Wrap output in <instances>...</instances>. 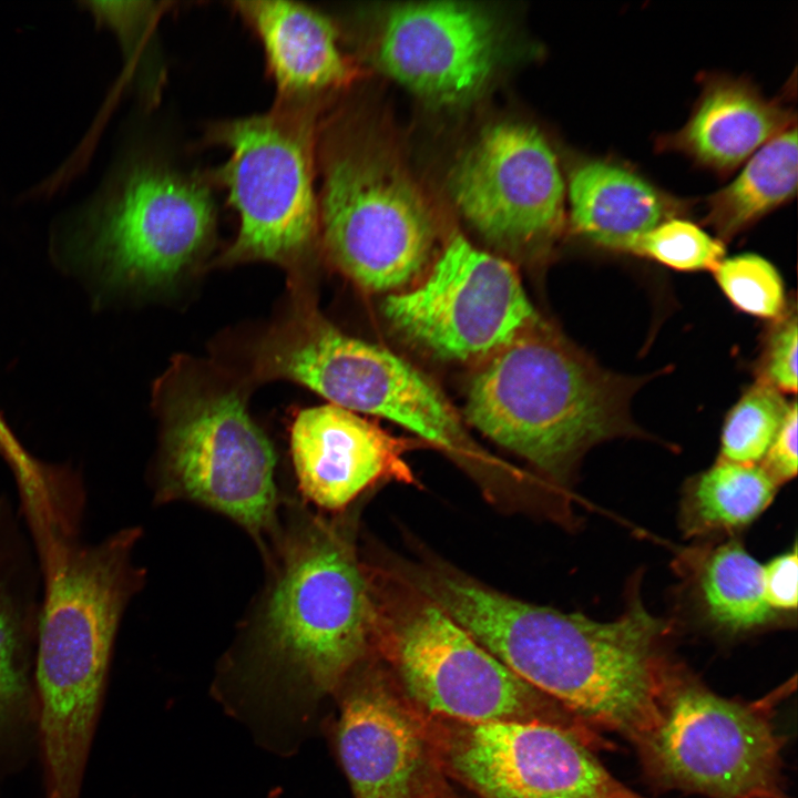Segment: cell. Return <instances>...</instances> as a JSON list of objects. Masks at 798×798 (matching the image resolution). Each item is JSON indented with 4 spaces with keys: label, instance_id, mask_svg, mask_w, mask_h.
Returning a JSON list of instances; mask_svg holds the SVG:
<instances>
[{
    "label": "cell",
    "instance_id": "cell-30",
    "mask_svg": "<svg viewBox=\"0 0 798 798\" xmlns=\"http://www.w3.org/2000/svg\"><path fill=\"white\" fill-rule=\"evenodd\" d=\"M797 403L791 401L787 415L768 451L759 463L778 484L797 474Z\"/></svg>",
    "mask_w": 798,
    "mask_h": 798
},
{
    "label": "cell",
    "instance_id": "cell-17",
    "mask_svg": "<svg viewBox=\"0 0 798 798\" xmlns=\"http://www.w3.org/2000/svg\"><path fill=\"white\" fill-rule=\"evenodd\" d=\"M290 448L300 493L325 511L344 510L379 481H415L403 458L411 441L332 403L297 416Z\"/></svg>",
    "mask_w": 798,
    "mask_h": 798
},
{
    "label": "cell",
    "instance_id": "cell-10",
    "mask_svg": "<svg viewBox=\"0 0 798 798\" xmlns=\"http://www.w3.org/2000/svg\"><path fill=\"white\" fill-rule=\"evenodd\" d=\"M409 590L400 603L381 605L378 600L375 645L418 706L458 723L545 720L571 727L552 699L516 676L442 608Z\"/></svg>",
    "mask_w": 798,
    "mask_h": 798
},
{
    "label": "cell",
    "instance_id": "cell-26",
    "mask_svg": "<svg viewBox=\"0 0 798 798\" xmlns=\"http://www.w3.org/2000/svg\"><path fill=\"white\" fill-rule=\"evenodd\" d=\"M713 273L722 291L738 310L773 321L788 307L779 272L760 255L743 253L725 257Z\"/></svg>",
    "mask_w": 798,
    "mask_h": 798
},
{
    "label": "cell",
    "instance_id": "cell-12",
    "mask_svg": "<svg viewBox=\"0 0 798 798\" xmlns=\"http://www.w3.org/2000/svg\"><path fill=\"white\" fill-rule=\"evenodd\" d=\"M382 308L398 334L446 360L492 355L539 323L512 265L462 235L419 285L388 295Z\"/></svg>",
    "mask_w": 798,
    "mask_h": 798
},
{
    "label": "cell",
    "instance_id": "cell-28",
    "mask_svg": "<svg viewBox=\"0 0 798 798\" xmlns=\"http://www.w3.org/2000/svg\"><path fill=\"white\" fill-rule=\"evenodd\" d=\"M797 314L795 306L773 320L757 366L758 381L781 393L797 391Z\"/></svg>",
    "mask_w": 798,
    "mask_h": 798
},
{
    "label": "cell",
    "instance_id": "cell-31",
    "mask_svg": "<svg viewBox=\"0 0 798 798\" xmlns=\"http://www.w3.org/2000/svg\"><path fill=\"white\" fill-rule=\"evenodd\" d=\"M21 447V443L10 430L8 423L6 422L3 416L0 412V454L3 458L10 457L18 452Z\"/></svg>",
    "mask_w": 798,
    "mask_h": 798
},
{
    "label": "cell",
    "instance_id": "cell-6",
    "mask_svg": "<svg viewBox=\"0 0 798 798\" xmlns=\"http://www.w3.org/2000/svg\"><path fill=\"white\" fill-rule=\"evenodd\" d=\"M317 167L319 232L335 264L375 291L412 283L430 262L436 226L408 172L357 134L320 126Z\"/></svg>",
    "mask_w": 798,
    "mask_h": 798
},
{
    "label": "cell",
    "instance_id": "cell-29",
    "mask_svg": "<svg viewBox=\"0 0 798 798\" xmlns=\"http://www.w3.org/2000/svg\"><path fill=\"white\" fill-rule=\"evenodd\" d=\"M765 598L776 612H795L798 596L797 545L763 565Z\"/></svg>",
    "mask_w": 798,
    "mask_h": 798
},
{
    "label": "cell",
    "instance_id": "cell-24",
    "mask_svg": "<svg viewBox=\"0 0 798 798\" xmlns=\"http://www.w3.org/2000/svg\"><path fill=\"white\" fill-rule=\"evenodd\" d=\"M704 612L718 628L745 633L778 617L765 598L763 565L736 542L709 552L698 576Z\"/></svg>",
    "mask_w": 798,
    "mask_h": 798
},
{
    "label": "cell",
    "instance_id": "cell-14",
    "mask_svg": "<svg viewBox=\"0 0 798 798\" xmlns=\"http://www.w3.org/2000/svg\"><path fill=\"white\" fill-rule=\"evenodd\" d=\"M450 727L446 760L484 798H646L614 777L572 727L545 720Z\"/></svg>",
    "mask_w": 798,
    "mask_h": 798
},
{
    "label": "cell",
    "instance_id": "cell-20",
    "mask_svg": "<svg viewBox=\"0 0 798 798\" xmlns=\"http://www.w3.org/2000/svg\"><path fill=\"white\" fill-rule=\"evenodd\" d=\"M795 124L794 110L780 99H767L748 80L714 74L703 79L700 95L684 126L657 144L727 174Z\"/></svg>",
    "mask_w": 798,
    "mask_h": 798
},
{
    "label": "cell",
    "instance_id": "cell-2",
    "mask_svg": "<svg viewBox=\"0 0 798 798\" xmlns=\"http://www.w3.org/2000/svg\"><path fill=\"white\" fill-rule=\"evenodd\" d=\"M275 541L254 646L217 694L256 726L301 733L375 645L378 597L345 523L303 515Z\"/></svg>",
    "mask_w": 798,
    "mask_h": 798
},
{
    "label": "cell",
    "instance_id": "cell-16",
    "mask_svg": "<svg viewBox=\"0 0 798 798\" xmlns=\"http://www.w3.org/2000/svg\"><path fill=\"white\" fill-rule=\"evenodd\" d=\"M358 674L336 694V751L354 798H421L427 748L418 720L379 675Z\"/></svg>",
    "mask_w": 798,
    "mask_h": 798
},
{
    "label": "cell",
    "instance_id": "cell-1",
    "mask_svg": "<svg viewBox=\"0 0 798 798\" xmlns=\"http://www.w3.org/2000/svg\"><path fill=\"white\" fill-rule=\"evenodd\" d=\"M409 587L433 602L531 687L633 744L661 719L667 632L640 601L612 622L513 598L438 565H410Z\"/></svg>",
    "mask_w": 798,
    "mask_h": 798
},
{
    "label": "cell",
    "instance_id": "cell-23",
    "mask_svg": "<svg viewBox=\"0 0 798 798\" xmlns=\"http://www.w3.org/2000/svg\"><path fill=\"white\" fill-rule=\"evenodd\" d=\"M778 487L760 464L717 460L684 489V533L700 536L741 529L768 508Z\"/></svg>",
    "mask_w": 798,
    "mask_h": 798
},
{
    "label": "cell",
    "instance_id": "cell-32",
    "mask_svg": "<svg viewBox=\"0 0 798 798\" xmlns=\"http://www.w3.org/2000/svg\"><path fill=\"white\" fill-rule=\"evenodd\" d=\"M267 798H280V790L279 789L272 790Z\"/></svg>",
    "mask_w": 798,
    "mask_h": 798
},
{
    "label": "cell",
    "instance_id": "cell-27",
    "mask_svg": "<svg viewBox=\"0 0 798 798\" xmlns=\"http://www.w3.org/2000/svg\"><path fill=\"white\" fill-rule=\"evenodd\" d=\"M631 254L684 272L714 270L725 258V245L698 225L675 217L643 235Z\"/></svg>",
    "mask_w": 798,
    "mask_h": 798
},
{
    "label": "cell",
    "instance_id": "cell-7",
    "mask_svg": "<svg viewBox=\"0 0 798 798\" xmlns=\"http://www.w3.org/2000/svg\"><path fill=\"white\" fill-rule=\"evenodd\" d=\"M320 110L275 101L266 113L222 121L207 131L206 142L228 151L215 180L239 221L226 259L293 263L314 247Z\"/></svg>",
    "mask_w": 798,
    "mask_h": 798
},
{
    "label": "cell",
    "instance_id": "cell-5",
    "mask_svg": "<svg viewBox=\"0 0 798 798\" xmlns=\"http://www.w3.org/2000/svg\"><path fill=\"white\" fill-rule=\"evenodd\" d=\"M215 223L206 178L140 157L65 232L60 258L98 304L167 282L203 252Z\"/></svg>",
    "mask_w": 798,
    "mask_h": 798
},
{
    "label": "cell",
    "instance_id": "cell-15",
    "mask_svg": "<svg viewBox=\"0 0 798 798\" xmlns=\"http://www.w3.org/2000/svg\"><path fill=\"white\" fill-rule=\"evenodd\" d=\"M492 18L468 3H405L386 16L375 48L390 78L438 105H459L488 84L499 58Z\"/></svg>",
    "mask_w": 798,
    "mask_h": 798
},
{
    "label": "cell",
    "instance_id": "cell-3",
    "mask_svg": "<svg viewBox=\"0 0 798 798\" xmlns=\"http://www.w3.org/2000/svg\"><path fill=\"white\" fill-rule=\"evenodd\" d=\"M82 516L28 530L42 579L34 683L45 798L80 796L120 623L145 579L133 561L139 528L85 542Z\"/></svg>",
    "mask_w": 798,
    "mask_h": 798
},
{
    "label": "cell",
    "instance_id": "cell-4",
    "mask_svg": "<svg viewBox=\"0 0 798 798\" xmlns=\"http://www.w3.org/2000/svg\"><path fill=\"white\" fill-rule=\"evenodd\" d=\"M642 382L604 369L539 321L478 371L464 413L491 440L563 480L593 446L640 434L630 402Z\"/></svg>",
    "mask_w": 798,
    "mask_h": 798
},
{
    "label": "cell",
    "instance_id": "cell-9",
    "mask_svg": "<svg viewBox=\"0 0 798 798\" xmlns=\"http://www.w3.org/2000/svg\"><path fill=\"white\" fill-rule=\"evenodd\" d=\"M658 785L708 798H790L784 737L763 705L719 696L671 665L658 725L634 744Z\"/></svg>",
    "mask_w": 798,
    "mask_h": 798
},
{
    "label": "cell",
    "instance_id": "cell-13",
    "mask_svg": "<svg viewBox=\"0 0 798 798\" xmlns=\"http://www.w3.org/2000/svg\"><path fill=\"white\" fill-rule=\"evenodd\" d=\"M449 188L471 226L513 253L545 254L564 225L557 157L532 125L487 127L452 168Z\"/></svg>",
    "mask_w": 798,
    "mask_h": 798
},
{
    "label": "cell",
    "instance_id": "cell-11",
    "mask_svg": "<svg viewBox=\"0 0 798 798\" xmlns=\"http://www.w3.org/2000/svg\"><path fill=\"white\" fill-rule=\"evenodd\" d=\"M155 498L219 512L260 545L277 529L276 458L233 392L193 396L164 433Z\"/></svg>",
    "mask_w": 798,
    "mask_h": 798
},
{
    "label": "cell",
    "instance_id": "cell-18",
    "mask_svg": "<svg viewBox=\"0 0 798 798\" xmlns=\"http://www.w3.org/2000/svg\"><path fill=\"white\" fill-rule=\"evenodd\" d=\"M11 500L0 495V745L38 719L35 657L42 604L40 566Z\"/></svg>",
    "mask_w": 798,
    "mask_h": 798
},
{
    "label": "cell",
    "instance_id": "cell-22",
    "mask_svg": "<svg viewBox=\"0 0 798 798\" xmlns=\"http://www.w3.org/2000/svg\"><path fill=\"white\" fill-rule=\"evenodd\" d=\"M798 178L796 125L757 150L728 185L706 200L705 222L727 241L795 196Z\"/></svg>",
    "mask_w": 798,
    "mask_h": 798
},
{
    "label": "cell",
    "instance_id": "cell-8",
    "mask_svg": "<svg viewBox=\"0 0 798 798\" xmlns=\"http://www.w3.org/2000/svg\"><path fill=\"white\" fill-rule=\"evenodd\" d=\"M265 355L270 372L307 386L332 405L392 421L480 477L502 473L500 463L469 436L441 389L386 348L307 318Z\"/></svg>",
    "mask_w": 798,
    "mask_h": 798
},
{
    "label": "cell",
    "instance_id": "cell-19",
    "mask_svg": "<svg viewBox=\"0 0 798 798\" xmlns=\"http://www.w3.org/2000/svg\"><path fill=\"white\" fill-rule=\"evenodd\" d=\"M233 9L258 38L276 102L321 106L351 78L338 32L319 10L299 2L235 1Z\"/></svg>",
    "mask_w": 798,
    "mask_h": 798
},
{
    "label": "cell",
    "instance_id": "cell-25",
    "mask_svg": "<svg viewBox=\"0 0 798 798\" xmlns=\"http://www.w3.org/2000/svg\"><path fill=\"white\" fill-rule=\"evenodd\" d=\"M790 403L784 393L761 381L747 388L726 416L718 460L759 464Z\"/></svg>",
    "mask_w": 798,
    "mask_h": 798
},
{
    "label": "cell",
    "instance_id": "cell-21",
    "mask_svg": "<svg viewBox=\"0 0 798 798\" xmlns=\"http://www.w3.org/2000/svg\"><path fill=\"white\" fill-rule=\"evenodd\" d=\"M567 194L573 231L597 247L624 253L688 206L635 171L603 158L577 162L569 175Z\"/></svg>",
    "mask_w": 798,
    "mask_h": 798
}]
</instances>
